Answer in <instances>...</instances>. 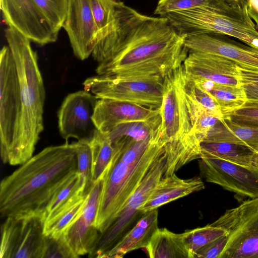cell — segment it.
I'll return each instance as SVG.
<instances>
[{
  "mask_svg": "<svg viewBox=\"0 0 258 258\" xmlns=\"http://www.w3.org/2000/svg\"><path fill=\"white\" fill-rule=\"evenodd\" d=\"M53 28L59 32L64 22L67 0H34Z\"/></svg>",
  "mask_w": 258,
  "mask_h": 258,
  "instance_id": "d590c367",
  "label": "cell"
},
{
  "mask_svg": "<svg viewBox=\"0 0 258 258\" xmlns=\"http://www.w3.org/2000/svg\"><path fill=\"white\" fill-rule=\"evenodd\" d=\"M181 234L190 258H194L195 252L202 247L221 237L228 235L223 228L211 224L187 230Z\"/></svg>",
  "mask_w": 258,
  "mask_h": 258,
  "instance_id": "1f68e13d",
  "label": "cell"
},
{
  "mask_svg": "<svg viewBox=\"0 0 258 258\" xmlns=\"http://www.w3.org/2000/svg\"><path fill=\"white\" fill-rule=\"evenodd\" d=\"M160 114V109H153L128 102L102 98L97 101L92 119L99 131L107 134L121 123L147 120Z\"/></svg>",
  "mask_w": 258,
  "mask_h": 258,
  "instance_id": "ffe728a7",
  "label": "cell"
},
{
  "mask_svg": "<svg viewBox=\"0 0 258 258\" xmlns=\"http://www.w3.org/2000/svg\"><path fill=\"white\" fill-rule=\"evenodd\" d=\"M186 100L192 131L202 142L208 132L222 118L207 110L187 92Z\"/></svg>",
  "mask_w": 258,
  "mask_h": 258,
  "instance_id": "d6a6232c",
  "label": "cell"
},
{
  "mask_svg": "<svg viewBox=\"0 0 258 258\" xmlns=\"http://www.w3.org/2000/svg\"><path fill=\"white\" fill-rule=\"evenodd\" d=\"M161 122L160 114L147 120L121 123L106 134L112 145L125 138L138 140L145 139L153 137L158 133L161 129Z\"/></svg>",
  "mask_w": 258,
  "mask_h": 258,
  "instance_id": "f546056e",
  "label": "cell"
},
{
  "mask_svg": "<svg viewBox=\"0 0 258 258\" xmlns=\"http://www.w3.org/2000/svg\"><path fill=\"white\" fill-rule=\"evenodd\" d=\"M157 209L143 214L136 224L106 253L102 257L121 258L127 253L145 248L158 228Z\"/></svg>",
  "mask_w": 258,
  "mask_h": 258,
  "instance_id": "7402d4cb",
  "label": "cell"
},
{
  "mask_svg": "<svg viewBox=\"0 0 258 258\" xmlns=\"http://www.w3.org/2000/svg\"><path fill=\"white\" fill-rule=\"evenodd\" d=\"M183 65L186 74L215 83L240 86L237 64L224 56L204 52H188Z\"/></svg>",
  "mask_w": 258,
  "mask_h": 258,
  "instance_id": "d6986e66",
  "label": "cell"
},
{
  "mask_svg": "<svg viewBox=\"0 0 258 258\" xmlns=\"http://www.w3.org/2000/svg\"><path fill=\"white\" fill-rule=\"evenodd\" d=\"M89 144L92 157V180L94 182L110 163L114 154V148L106 134L98 130L89 141Z\"/></svg>",
  "mask_w": 258,
  "mask_h": 258,
  "instance_id": "4dcf8cb0",
  "label": "cell"
},
{
  "mask_svg": "<svg viewBox=\"0 0 258 258\" xmlns=\"http://www.w3.org/2000/svg\"><path fill=\"white\" fill-rule=\"evenodd\" d=\"M184 45L188 52H200L224 56L242 69L258 73V48L243 45L229 36L203 33L185 37Z\"/></svg>",
  "mask_w": 258,
  "mask_h": 258,
  "instance_id": "e0dca14e",
  "label": "cell"
},
{
  "mask_svg": "<svg viewBox=\"0 0 258 258\" xmlns=\"http://www.w3.org/2000/svg\"><path fill=\"white\" fill-rule=\"evenodd\" d=\"M223 117L237 124L258 128V104L246 102L240 108Z\"/></svg>",
  "mask_w": 258,
  "mask_h": 258,
  "instance_id": "74e56055",
  "label": "cell"
},
{
  "mask_svg": "<svg viewBox=\"0 0 258 258\" xmlns=\"http://www.w3.org/2000/svg\"><path fill=\"white\" fill-rule=\"evenodd\" d=\"M76 150L78 172L85 183V191L89 193L94 182L92 180V157L88 141H78L73 143Z\"/></svg>",
  "mask_w": 258,
  "mask_h": 258,
  "instance_id": "e575fe53",
  "label": "cell"
},
{
  "mask_svg": "<svg viewBox=\"0 0 258 258\" xmlns=\"http://www.w3.org/2000/svg\"><path fill=\"white\" fill-rule=\"evenodd\" d=\"M202 150L244 166L258 168V152L247 146L227 143L202 142Z\"/></svg>",
  "mask_w": 258,
  "mask_h": 258,
  "instance_id": "f1b7e54d",
  "label": "cell"
},
{
  "mask_svg": "<svg viewBox=\"0 0 258 258\" xmlns=\"http://www.w3.org/2000/svg\"><path fill=\"white\" fill-rule=\"evenodd\" d=\"M165 148L155 159L139 186L126 202L118 216L102 234L90 257H102L119 239L136 218L140 209L163 177L166 165Z\"/></svg>",
  "mask_w": 258,
  "mask_h": 258,
  "instance_id": "9c48e42d",
  "label": "cell"
},
{
  "mask_svg": "<svg viewBox=\"0 0 258 258\" xmlns=\"http://www.w3.org/2000/svg\"><path fill=\"white\" fill-rule=\"evenodd\" d=\"M78 171L73 143L44 148L1 181L2 216L43 218L55 194Z\"/></svg>",
  "mask_w": 258,
  "mask_h": 258,
  "instance_id": "7a4b0ae2",
  "label": "cell"
},
{
  "mask_svg": "<svg viewBox=\"0 0 258 258\" xmlns=\"http://www.w3.org/2000/svg\"><path fill=\"white\" fill-rule=\"evenodd\" d=\"M45 235L41 217H8L1 226V258H42Z\"/></svg>",
  "mask_w": 258,
  "mask_h": 258,
  "instance_id": "8fae6325",
  "label": "cell"
},
{
  "mask_svg": "<svg viewBox=\"0 0 258 258\" xmlns=\"http://www.w3.org/2000/svg\"><path fill=\"white\" fill-rule=\"evenodd\" d=\"M187 76L216 101L223 116L240 108L247 102L245 93L241 86L222 84Z\"/></svg>",
  "mask_w": 258,
  "mask_h": 258,
  "instance_id": "d4e9b609",
  "label": "cell"
},
{
  "mask_svg": "<svg viewBox=\"0 0 258 258\" xmlns=\"http://www.w3.org/2000/svg\"><path fill=\"white\" fill-rule=\"evenodd\" d=\"M201 142L192 131L181 139L167 142L165 145L166 165L163 177L175 173L185 164L200 158Z\"/></svg>",
  "mask_w": 258,
  "mask_h": 258,
  "instance_id": "cb8c5ba5",
  "label": "cell"
},
{
  "mask_svg": "<svg viewBox=\"0 0 258 258\" xmlns=\"http://www.w3.org/2000/svg\"><path fill=\"white\" fill-rule=\"evenodd\" d=\"M247 11L258 29V0H248Z\"/></svg>",
  "mask_w": 258,
  "mask_h": 258,
  "instance_id": "b9f144b4",
  "label": "cell"
},
{
  "mask_svg": "<svg viewBox=\"0 0 258 258\" xmlns=\"http://www.w3.org/2000/svg\"><path fill=\"white\" fill-rule=\"evenodd\" d=\"M103 173L94 182L79 217L62 234L76 257L89 254L101 234L95 226V221L103 186Z\"/></svg>",
  "mask_w": 258,
  "mask_h": 258,
  "instance_id": "2e32d148",
  "label": "cell"
},
{
  "mask_svg": "<svg viewBox=\"0 0 258 258\" xmlns=\"http://www.w3.org/2000/svg\"><path fill=\"white\" fill-rule=\"evenodd\" d=\"M204 188V183L200 177L181 179L175 173L163 177L140 208V213L144 214L157 209L165 204Z\"/></svg>",
  "mask_w": 258,
  "mask_h": 258,
  "instance_id": "44dd1931",
  "label": "cell"
},
{
  "mask_svg": "<svg viewBox=\"0 0 258 258\" xmlns=\"http://www.w3.org/2000/svg\"><path fill=\"white\" fill-rule=\"evenodd\" d=\"M76 257L64 240L62 234L58 237L46 236L42 258Z\"/></svg>",
  "mask_w": 258,
  "mask_h": 258,
  "instance_id": "f35d334b",
  "label": "cell"
},
{
  "mask_svg": "<svg viewBox=\"0 0 258 258\" xmlns=\"http://www.w3.org/2000/svg\"><path fill=\"white\" fill-rule=\"evenodd\" d=\"M85 187L84 180L78 171L69 178L55 194L44 215V221L77 195L81 193H87L85 191Z\"/></svg>",
  "mask_w": 258,
  "mask_h": 258,
  "instance_id": "836d02e7",
  "label": "cell"
},
{
  "mask_svg": "<svg viewBox=\"0 0 258 258\" xmlns=\"http://www.w3.org/2000/svg\"><path fill=\"white\" fill-rule=\"evenodd\" d=\"M97 30L92 56L101 63L108 60L133 9L121 0H89Z\"/></svg>",
  "mask_w": 258,
  "mask_h": 258,
  "instance_id": "4fadbf2b",
  "label": "cell"
},
{
  "mask_svg": "<svg viewBox=\"0 0 258 258\" xmlns=\"http://www.w3.org/2000/svg\"><path fill=\"white\" fill-rule=\"evenodd\" d=\"M163 77L119 78L97 75L83 83L84 90L98 99L128 102L153 109L160 108Z\"/></svg>",
  "mask_w": 258,
  "mask_h": 258,
  "instance_id": "8992f818",
  "label": "cell"
},
{
  "mask_svg": "<svg viewBox=\"0 0 258 258\" xmlns=\"http://www.w3.org/2000/svg\"><path fill=\"white\" fill-rule=\"evenodd\" d=\"M200 159V173L206 181L240 197L258 198V168L237 164L204 150Z\"/></svg>",
  "mask_w": 258,
  "mask_h": 258,
  "instance_id": "7c38bea8",
  "label": "cell"
},
{
  "mask_svg": "<svg viewBox=\"0 0 258 258\" xmlns=\"http://www.w3.org/2000/svg\"><path fill=\"white\" fill-rule=\"evenodd\" d=\"M98 99L84 90L69 94L58 112V128L66 142L70 138L90 141L97 128L93 120Z\"/></svg>",
  "mask_w": 258,
  "mask_h": 258,
  "instance_id": "9a60e30c",
  "label": "cell"
},
{
  "mask_svg": "<svg viewBox=\"0 0 258 258\" xmlns=\"http://www.w3.org/2000/svg\"><path fill=\"white\" fill-rule=\"evenodd\" d=\"M166 17L180 35L215 33L234 37L258 48V29L251 19L226 15L203 8L167 14Z\"/></svg>",
  "mask_w": 258,
  "mask_h": 258,
  "instance_id": "5b68a950",
  "label": "cell"
},
{
  "mask_svg": "<svg viewBox=\"0 0 258 258\" xmlns=\"http://www.w3.org/2000/svg\"><path fill=\"white\" fill-rule=\"evenodd\" d=\"M5 37L17 68L22 103L20 123L7 163L21 165L33 156L44 129L45 88L30 40L10 27L5 30Z\"/></svg>",
  "mask_w": 258,
  "mask_h": 258,
  "instance_id": "3957f363",
  "label": "cell"
},
{
  "mask_svg": "<svg viewBox=\"0 0 258 258\" xmlns=\"http://www.w3.org/2000/svg\"><path fill=\"white\" fill-rule=\"evenodd\" d=\"M22 114L20 82L15 62L8 46L0 53V149L7 163L16 138Z\"/></svg>",
  "mask_w": 258,
  "mask_h": 258,
  "instance_id": "ba28073f",
  "label": "cell"
},
{
  "mask_svg": "<svg viewBox=\"0 0 258 258\" xmlns=\"http://www.w3.org/2000/svg\"><path fill=\"white\" fill-rule=\"evenodd\" d=\"M185 38L166 17L146 16L134 9L111 57L99 63L96 73L119 78H164L186 58Z\"/></svg>",
  "mask_w": 258,
  "mask_h": 258,
  "instance_id": "6da1fadb",
  "label": "cell"
},
{
  "mask_svg": "<svg viewBox=\"0 0 258 258\" xmlns=\"http://www.w3.org/2000/svg\"><path fill=\"white\" fill-rule=\"evenodd\" d=\"M238 70L240 86L244 91L247 102L258 104V73L244 70L239 66Z\"/></svg>",
  "mask_w": 258,
  "mask_h": 258,
  "instance_id": "ab89813d",
  "label": "cell"
},
{
  "mask_svg": "<svg viewBox=\"0 0 258 258\" xmlns=\"http://www.w3.org/2000/svg\"><path fill=\"white\" fill-rule=\"evenodd\" d=\"M186 73L183 64L168 72L163 78L160 108L161 138L166 142L177 140L192 131L186 100Z\"/></svg>",
  "mask_w": 258,
  "mask_h": 258,
  "instance_id": "30bf717a",
  "label": "cell"
},
{
  "mask_svg": "<svg viewBox=\"0 0 258 258\" xmlns=\"http://www.w3.org/2000/svg\"><path fill=\"white\" fill-rule=\"evenodd\" d=\"M66 31L75 55L83 60L92 55L97 30L89 0H67Z\"/></svg>",
  "mask_w": 258,
  "mask_h": 258,
  "instance_id": "ac0fdd59",
  "label": "cell"
},
{
  "mask_svg": "<svg viewBox=\"0 0 258 258\" xmlns=\"http://www.w3.org/2000/svg\"><path fill=\"white\" fill-rule=\"evenodd\" d=\"M195 8H203L226 15L250 19L248 14L233 9L222 0H159L154 14L164 17L170 13Z\"/></svg>",
  "mask_w": 258,
  "mask_h": 258,
  "instance_id": "83f0119b",
  "label": "cell"
},
{
  "mask_svg": "<svg viewBox=\"0 0 258 258\" xmlns=\"http://www.w3.org/2000/svg\"><path fill=\"white\" fill-rule=\"evenodd\" d=\"M88 194L81 193L77 195L48 216L44 221L45 235L59 237L81 214Z\"/></svg>",
  "mask_w": 258,
  "mask_h": 258,
  "instance_id": "4316f807",
  "label": "cell"
},
{
  "mask_svg": "<svg viewBox=\"0 0 258 258\" xmlns=\"http://www.w3.org/2000/svg\"><path fill=\"white\" fill-rule=\"evenodd\" d=\"M185 89L207 110L223 118V115L216 101L207 93L198 86L194 81L186 74Z\"/></svg>",
  "mask_w": 258,
  "mask_h": 258,
  "instance_id": "8d00e7d4",
  "label": "cell"
},
{
  "mask_svg": "<svg viewBox=\"0 0 258 258\" xmlns=\"http://www.w3.org/2000/svg\"><path fill=\"white\" fill-rule=\"evenodd\" d=\"M202 142L244 145L258 152V128L240 125L223 117L208 132Z\"/></svg>",
  "mask_w": 258,
  "mask_h": 258,
  "instance_id": "603a6c76",
  "label": "cell"
},
{
  "mask_svg": "<svg viewBox=\"0 0 258 258\" xmlns=\"http://www.w3.org/2000/svg\"><path fill=\"white\" fill-rule=\"evenodd\" d=\"M224 3L236 10L244 13H247V5L248 0H222Z\"/></svg>",
  "mask_w": 258,
  "mask_h": 258,
  "instance_id": "7bdbcfd3",
  "label": "cell"
},
{
  "mask_svg": "<svg viewBox=\"0 0 258 258\" xmlns=\"http://www.w3.org/2000/svg\"><path fill=\"white\" fill-rule=\"evenodd\" d=\"M151 258H190L182 234L158 228L144 248Z\"/></svg>",
  "mask_w": 258,
  "mask_h": 258,
  "instance_id": "484cf974",
  "label": "cell"
},
{
  "mask_svg": "<svg viewBox=\"0 0 258 258\" xmlns=\"http://www.w3.org/2000/svg\"><path fill=\"white\" fill-rule=\"evenodd\" d=\"M228 238V235H225L207 244L195 252L194 258H219Z\"/></svg>",
  "mask_w": 258,
  "mask_h": 258,
  "instance_id": "60d3db41",
  "label": "cell"
},
{
  "mask_svg": "<svg viewBox=\"0 0 258 258\" xmlns=\"http://www.w3.org/2000/svg\"><path fill=\"white\" fill-rule=\"evenodd\" d=\"M160 131L151 140L143 157L138 159L114 148L112 159L103 173V183L95 226L101 234L114 222L147 172L164 149Z\"/></svg>",
  "mask_w": 258,
  "mask_h": 258,
  "instance_id": "277c9868",
  "label": "cell"
},
{
  "mask_svg": "<svg viewBox=\"0 0 258 258\" xmlns=\"http://www.w3.org/2000/svg\"><path fill=\"white\" fill-rule=\"evenodd\" d=\"M3 17L8 27L39 45L55 42L58 32L34 0H1Z\"/></svg>",
  "mask_w": 258,
  "mask_h": 258,
  "instance_id": "5bb4252c",
  "label": "cell"
},
{
  "mask_svg": "<svg viewBox=\"0 0 258 258\" xmlns=\"http://www.w3.org/2000/svg\"><path fill=\"white\" fill-rule=\"evenodd\" d=\"M210 224L228 233L219 258H258V198L227 210Z\"/></svg>",
  "mask_w": 258,
  "mask_h": 258,
  "instance_id": "52a82bcc",
  "label": "cell"
}]
</instances>
